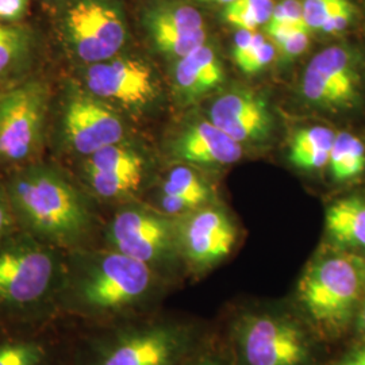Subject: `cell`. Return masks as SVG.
Returning a JSON list of instances; mask_svg holds the SVG:
<instances>
[{"mask_svg": "<svg viewBox=\"0 0 365 365\" xmlns=\"http://www.w3.org/2000/svg\"><path fill=\"white\" fill-rule=\"evenodd\" d=\"M45 351L37 342L21 341L0 346V365H41Z\"/></svg>", "mask_w": 365, "mask_h": 365, "instance_id": "25", "label": "cell"}, {"mask_svg": "<svg viewBox=\"0 0 365 365\" xmlns=\"http://www.w3.org/2000/svg\"><path fill=\"white\" fill-rule=\"evenodd\" d=\"M336 133L324 126L302 129L289 146V160L300 170H321L329 164Z\"/></svg>", "mask_w": 365, "mask_h": 365, "instance_id": "20", "label": "cell"}, {"mask_svg": "<svg viewBox=\"0 0 365 365\" xmlns=\"http://www.w3.org/2000/svg\"><path fill=\"white\" fill-rule=\"evenodd\" d=\"M365 295V259L352 252H327L314 259L298 286L307 319L321 333L337 336L352 322Z\"/></svg>", "mask_w": 365, "mask_h": 365, "instance_id": "1", "label": "cell"}, {"mask_svg": "<svg viewBox=\"0 0 365 365\" xmlns=\"http://www.w3.org/2000/svg\"><path fill=\"white\" fill-rule=\"evenodd\" d=\"M145 25L160 52L182 58L206 42L200 13L182 4H160L145 16Z\"/></svg>", "mask_w": 365, "mask_h": 365, "instance_id": "14", "label": "cell"}, {"mask_svg": "<svg viewBox=\"0 0 365 365\" xmlns=\"http://www.w3.org/2000/svg\"><path fill=\"white\" fill-rule=\"evenodd\" d=\"M238 365H312L313 345L304 327L279 313L245 315L235 329Z\"/></svg>", "mask_w": 365, "mask_h": 365, "instance_id": "3", "label": "cell"}, {"mask_svg": "<svg viewBox=\"0 0 365 365\" xmlns=\"http://www.w3.org/2000/svg\"><path fill=\"white\" fill-rule=\"evenodd\" d=\"M359 322H360V327H361V330L365 331V295L364 299H363L361 304H360V317H359Z\"/></svg>", "mask_w": 365, "mask_h": 365, "instance_id": "36", "label": "cell"}, {"mask_svg": "<svg viewBox=\"0 0 365 365\" xmlns=\"http://www.w3.org/2000/svg\"><path fill=\"white\" fill-rule=\"evenodd\" d=\"M276 46L274 43L264 42L256 52L252 53L248 60L240 66V69L247 75H255L259 73L267 66H269L274 58Z\"/></svg>", "mask_w": 365, "mask_h": 365, "instance_id": "29", "label": "cell"}, {"mask_svg": "<svg viewBox=\"0 0 365 365\" xmlns=\"http://www.w3.org/2000/svg\"><path fill=\"white\" fill-rule=\"evenodd\" d=\"M110 238L117 252L149 265L168 253L172 229L158 215L143 210H125L111 223Z\"/></svg>", "mask_w": 365, "mask_h": 365, "instance_id": "11", "label": "cell"}, {"mask_svg": "<svg viewBox=\"0 0 365 365\" xmlns=\"http://www.w3.org/2000/svg\"><path fill=\"white\" fill-rule=\"evenodd\" d=\"M339 365H365V346L357 348L353 352L348 353Z\"/></svg>", "mask_w": 365, "mask_h": 365, "instance_id": "35", "label": "cell"}, {"mask_svg": "<svg viewBox=\"0 0 365 365\" xmlns=\"http://www.w3.org/2000/svg\"><path fill=\"white\" fill-rule=\"evenodd\" d=\"M29 0H0V21L14 22L26 13Z\"/></svg>", "mask_w": 365, "mask_h": 365, "instance_id": "33", "label": "cell"}, {"mask_svg": "<svg viewBox=\"0 0 365 365\" xmlns=\"http://www.w3.org/2000/svg\"><path fill=\"white\" fill-rule=\"evenodd\" d=\"M87 172H143V160L130 149L110 145L90 156Z\"/></svg>", "mask_w": 365, "mask_h": 365, "instance_id": "23", "label": "cell"}, {"mask_svg": "<svg viewBox=\"0 0 365 365\" xmlns=\"http://www.w3.org/2000/svg\"><path fill=\"white\" fill-rule=\"evenodd\" d=\"M11 199L24 220L52 240H75L88 223V212L76 190L48 168L19 173L11 185Z\"/></svg>", "mask_w": 365, "mask_h": 365, "instance_id": "2", "label": "cell"}, {"mask_svg": "<svg viewBox=\"0 0 365 365\" xmlns=\"http://www.w3.org/2000/svg\"><path fill=\"white\" fill-rule=\"evenodd\" d=\"M268 24H288V25H306L303 19L302 4L298 0H284L274 6Z\"/></svg>", "mask_w": 365, "mask_h": 365, "instance_id": "28", "label": "cell"}, {"mask_svg": "<svg viewBox=\"0 0 365 365\" xmlns=\"http://www.w3.org/2000/svg\"><path fill=\"white\" fill-rule=\"evenodd\" d=\"M265 42L264 36L256 33L255 30H238L235 37L233 57L235 64L242 66L253 52H256Z\"/></svg>", "mask_w": 365, "mask_h": 365, "instance_id": "27", "label": "cell"}, {"mask_svg": "<svg viewBox=\"0 0 365 365\" xmlns=\"http://www.w3.org/2000/svg\"><path fill=\"white\" fill-rule=\"evenodd\" d=\"M185 345L187 336L179 327H146L119 339L99 365H175Z\"/></svg>", "mask_w": 365, "mask_h": 365, "instance_id": "12", "label": "cell"}, {"mask_svg": "<svg viewBox=\"0 0 365 365\" xmlns=\"http://www.w3.org/2000/svg\"><path fill=\"white\" fill-rule=\"evenodd\" d=\"M92 188L103 197H118L135 191L143 180V172H88Z\"/></svg>", "mask_w": 365, "mask_h": 365, "instance_id": "24", "label": "cell"}, {"mask_svg": "<svg viewBox=\"0 0 365 365\" xmlns=\"http://www.w3.org/2000/svg\"><path fill=\"white\" fill-rule=\"evenodd\" d=\"M223 78L221 60L206 43L182 57L175 69V87L184 105L197 102L218 88Z\"/></svg>", "mask_w": 365, "mask_h": 365, "instance_id": "16", "label": "cell"}, {"mask_svg": "<svg viewBox=\"0 0 365 365\" xmlns=\"http://www.w3.org/2000/svg\"><path fill=\"white\" fill-rule=\"evenodd\" d=\"M194 365H220V363H217V361L212 360V359H202V360L196 361Z\"/></svg>", "mask_w": 365, "mask_h": 365, "instance_id": "37", "label": "cell"}, {"mask_svg": "<svg viewBox=\"0 0 365 365\" xmlns=\"http://www.w3.org/2000/svg\"><path fill=\"white\" fill-rule=\"evenodd\" d=\"M199 1H209V3H221V4H230V3H233L235 0H199Z\"/></svg>", "mask_w": 365, "mask_h": 365, "instance_id": "38", "label": "cell"}, {"mask_svg": "<svg viewBox=\"0 0 365 365\" xmlns=\"http://www.w3.org/2000/svg\"><path fill=\"white\" fill-rule=\"evenodd\" d=\"M327 165L337 182L360 176L365 170L364 144L351 133H336Z\"/></svg>", "mask_w": 365, "mask_h": 365, "instance_id": "21", "label": "cell"}, {"mask_svg": "<svg viewBox=\"0 0 365 365\" xmlns=\"http://www.w3.org/2000/svg\"><path fill=\"white\" fill-rule=\"evenodd\" d=\"M11 225V215L6 197L0 192V237L4 235Z\"/></svg>", "mask_w": 365, "mask_h": 365, "instance_id": "34", "label": "cell"}, {"mask_svg": "<svg viewBox=\"0 0 365 365\" xmlns=\"http://www.w3.org/2000/svg\"><path fill=\"white\" fill-rule=\"evenodd\" d=\"M86 83L95 96L125 105H145L156 96V83L150 68L131 58L113 57L91 64Z\"/></svg>", "mask_w": 365, "mask_h": 365, "instance_id": "9", "label": "cell"}, {"mask_svg": "<svg viewBox=\"0 0 365 365\" xmlns=\"http://www.w3.org/2000/svg\"><path fill=\"white\" fill-rule=\"evenodd\" d=\"M210 190L194 170L179 167L170 170L163 185L161 207L168 214L200 209L209 200Z\"/></svg>", "mask_w": 365, "mask_h": 365, "instance_id": "19", "label": "cell"}, {"mask_svg": "<svg viewBox=\"0 0 365 365\" xmlns=\"http://www.w3.org/2000/svg\"><path fill=\"white\" fill-rule=\"evenodd\" d=\"M179 240L191 265L195 269H207L232 253L237 229L221 210H197L182 222Z\"/></svg>", "mask_w": 365, "mask_h": 365, "instance_id": "8", "label": "cell"}, {"mask_svg": "<svg viewBox=\"0 0 365 365\" xmlns=\"http://www.w3.org/2000/svg\"><path fill=\"white\" fill-rule=\"evenodd\" d=\"M66 134L71 146L84 156H91L123 137L120 119L92 98H73L66 111Z\"/></svg>", "mask_w": 365, "mask_h": 365, "instance_id": "13", "label": "cell"}, {"mask_svg": "<svg viewBox=\"0 0 365 365\" xmlns=\"http://www.w3.org/2000/svg\"><path fill=\"white\" fill-rule=\"evenodd\" d=\"M175 153L195 164H232L242 157V145L211 120H203L190 126L178 138Z\"/></svg>", "mask_w": 365, "mask_h": 365, "instance_id": "15", "label": "cell"}, {"mask_svg": "<svg viewBox=\"0 0 365 365\" xmlns=\"http://www.w3.org/2000/svg\"><path fill=\"white\" fill-rule=\"evenodd\" d=\"M353 18H354V7L352 3H349L337 10L333 15H330L321 29V31L327 34L341 33L352 24Z\"/></svg>", "mask_w": 365, "mask_h": 365, "instance_id": "32", "label": "cell"}, {"mask_svg": "<svg viewBox=\"0 0 365 365\" xmlns=\"http://www.w3.org/2000/svg\"><path fill=\"white\" fill-rule=\"evenodd\" d=\"M309 66L315 69L334 93L339 108L352 105L357 98L359 73L356 57L349 48L330 46L315 54Z\"/></svg>", "mask_w": 365, "mask_h": 365, "instance_id": "17", "label": "cell"}, {"mask_svg": "<svg viewBox=\"0 0 365 365\" xmlns=\"http://www.w3.org/2000/svg\"><path fill=\"white\" fill-rule=\"evenodd\" d=\"M210 120L241 145L264 141L272 129L267 101L250 90H233L217 98Z\"/></svg>", "mask_w": 365, "mask_h": 365, "instance_id": "10", "label": "cell"}, {"mask_svg": "<svg viewBox=\"0 0 365 365\" xmlns=\"http://www.w3.org/2000/svg\"><path fill=\"white\" fill-rule=\"evenodd\" d=\"M309 33H310V29L307 26L297 27L288 36L287 39L283 42V45L279 48V51L288 58L299 56L309 46V41H310Z\"/></svg>", "mask_w": 365, "mask_h": 365, "instance_id": "30", "label": "cell"}, {"mask_svg": "<svg viewBox=\"0 0 365 365\" xmlns=\"http://www.w3.org/2000/svg\"><path fill=\"white\" fill-rule=\"evenodd\" d=\"M153 282L148 264L119 252L108 253L83 280V300L98 310H117L143 299Z\"/></svg>", "mask_w": 365, "mask_h": 365, "instance_id": "6", "label": "cell"}, {"mask_svg": "<svg viewBox=\"0 0 365 365\" xmlns=\"http://www.w3.org/2000/svg\"><path fill=\"white\" fill-rule=\"evenodd\" d=\"M327 232L342 248L365 253V200L351 196L337 200L327 211Z\"/></svg>", "mask_w": 365, "mask_h": 365, "instance_id": "18", "label": "cell"}, {"mask_svg": "<svg viewBox=\"0 0 365 365\" xmlns=\"http://www.w3.org/2000/svg\"><path fill=\"white\" fill-rule=\"evenodd\" d=\"M48 111V88L30 80L0 92V158L22 161L39 144Z\"/></svg>", "mask_w": 365, "mask_h": 365, "instance_id": "4", "label": "cell"}, {"mask_svg": "<svg viewBox=\"0 0 365 365\" xmlns=\"http://www.w3.org/2000/svg\"><path fill=\"white\" fill-rule=\"evenodd\" d=\"M52 256L36 248L0 253V303L27 304L42 298L52 283Z\"/></svg>", "mask_w": 365, "mask_h": 365, "instance_id": "7", "label": "cell"}, {"mask_svg": "<svg viewBox=\"0 0 365 365\" xmlns=\"http://www.w3.org/2000/svg\"><path fill=\"white\" fill-rule=\"evenodd\" d=\"M31 36L26 29L0 22V75L21 66L30 52Z\"/></svg>", "mask_w": 365, "mask_h": 365, "instance_id": "22", "label": "cell"}, {"mask_svg": "<svg viewBox=\"0 0 365 365\" xmlns=\"http://www.w3.org/2000/svg\"><path fill=\"white\" fill-rule=\"evenodd\" d=\"M227 6L253 14L262 25L268 24L274 9V0H235Z\"/></svg>", "mask_w": 365, "mask_h": 365, "instance_id": "31", "label": "cell"}, {"mask_svg": "<svg viewBox=\"0 0 365 365\" xmlns=\"http://www.w3.org/2000/svg\"><path fill=\"white\" fill-rule=\"evenodd\" d=\"M349 3V0H304L303 19L310 30L321 31L327 18Z\"/></svg>", "mask_w": 365, "mask_h": 365, "instance_id": "26", "label": "cell"}, {"mask_svg": "<svg viewBox=\"0 0 365 365\" xmlns=\"http://www.w3.org/2000/svg\"><path fill=\"white\" fill-rule=\"evenodd\" d=\"M64 29L71 49L88 64L113 58L126 39L120 14L106 0H78L66 13Z\"/></svg>", "mask_w": 365, "mask_h": 365, "instance_id": "5", "label": "cell"}]
</instances>
